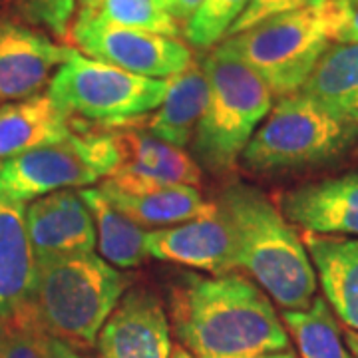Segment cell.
<instances>
[{
	"instance_id": "cell-1",
	"label": "cell",
	"mask_w": 358,
	"mask_h": 358,
	"mask_svg": "<svg viewBox=\"0 0 358 358\" xmlns=\"http://www.w3.org/2000/svg\"><path fill=\"white\" fill-rule=\"evenodd\" d=\"M169 319L193 358H261L289 348V333L273 301L237 271L179 275L169 291Z\"/></svg>"
},
{
	"instance_id": "cell-2",
	"label": "cell",
	"mask_w": 358,
	"mask_h": 358,
	"mask_svg": "<svg viewBox=\"0 0 358 358\" xmlns=\"http://www.w3.org/2000/svg\"><path fill=\"white\" fill-rule=\"evenodd\" d=\"M235 241V265L285 310L307 308L317 296V273L303 237L259 187L229 183L219 199Z\"/></svg>"
},
{
	"instance_id": "cell-3",
	"label": "cell",
	"mask_w": 358,
	"mask_h": 358,
	"mask_svg": "<svg viewBox=\"0 0 358 358\" xmlns=\"http://www.w3.org/2000/svg\"><path fill=\"white\" fill-rule=\"evenodd\" d=\"M34 265V294L42 327L80 352L94 348L103 322L129 289L131 277L90 253H42Z\"/></svg>"
},
{
	"instance_id": "cell-4",
	"label": "cell",
	"mask_w": 358,
	"mask_h": 358,
	"mask_svg": "<svg viewBox=\"0 0 358 358\" xmlns=\"http://www.w3.org/2000/svg\"><path fill=\"white\" fill-rule=\"evenodd\" d=\"M209 82L205 112L193 134V155L211 171H229L273 108L267 84L219 42L203 60Z\"/></svg>"
},
{
	"instance_id": "cell-5",
	"label": "cell",
	"mask_w": 358,
	"mask_h": 358,
	"mask_svg": "<svg viewBox=\"0 0 358 358\" xmlns=\"http://www.w3.org/2000/svg\"><path fill=\"white\" fill-rule=\"evenodd\" d=\"M338 14L334 0L265 18L223 40L273 96H291L305 86L322 54L334 44Z\"/></svg>"
},
{
	"instance_id": "cell-6",
	"label": "cell",
	"mask_w": 358,
	"mask_h": 358,
	"mask_svg": "<svg viewBox=\"0 0 358 358\" xmlns=\"http://www.w3.org/2000/svg\"><path fill=\"white\" fill-rule=\"evenodd\" d=\"M358 143V126L296 92L271 108L241 154L245 169L279 173L322 166Z\"/></svg>"
},
{
	"instance_id": "cell-7",
	"label": "cell",
	"mask_w": 358,
	"mask_h": 358,
	"mask_svg": "<svg viewBox=\"0 0 358 358\" xmlns=\"http://www.w3.org/2000/svg\"><path fill=\"white\" fill-rule=\"evenodd\" d=\"M166 92L167 80L138 76L72 48L50 78L46 94L74 126L90 120L117 128L157 110Z\"/></svg>"
},
{
	"instance_id": "cell-8",
	"label": "cell",
	"mask_w": 358,
	"mask_h": 358,
	"mask_svg": "<svg viewBox=\"0 0 358 358\" xmlns=\"http://www.w3.org/2000/svg\"><path fill=\"white\" fill-rule=\"evenodd\" d=\"M110 131H74L0 162V195L26 205L60 189H84L108 178L117 166Z\"/></svg>"
},
{
	"instance_id": "cell-9",
	"label": "cell",
	"mask_w": 358,
	"mask_h": 358,
	"mask_svg": "<svg viewBox=\"0 0 358 358\" xmlns=\"http://www.w3.org/2000/svg\"><path fill=\"white\" fill-rule=\"evenodd\" d=\"M78 50L138 76L167 80L193 64L192 48L176 36L76 16L70 28Z\"/></svg>"
},
{
	"instance_id": "cell-10",
	"label": "cell",
	"mask_w": 358,
	"mask_h": 358,
	"mask_svg": "<svg viewBox=\"0 0 358 358\" xmlns=\"http://www.w3.org/2000/svg\"><path fill=\"white\" fill-rule=\"evenodd\" d=\"M117 166L103 179L122 192H155L176 185H197L201 169L192 155L152 136L148 129H122L112 134Z\"/></svg>"
},
{
	"instance_id": "cell-11",
	"label": "cell",
	"mask_w": 358,
	"mask_h": 358,
	"mask_svg": "<svg viewBox=\"0 0 358 358\" xmlns=\"http://www.w3.org/2000/svg\"><path fill=\"white\" fill-rule=\"evenodd\" d=\"M100 358H169L171 329L159 296L145 287L128 289L96 338Z\"/></svg>"
},
{
	"instance_id": "cell-12",
	"label": "cell",
	"mask_w": 358,
	"mask_h": 358,
	"mask_svg": "<svg viewBox=\"0 0 358 358\" xmlns=\"http://www.w3.org/2000/svg\"><path fill=\"white\" fill-rule=\"evenodd\" d=\"M70 50L32 26L0 18V103L36 96Z\"/></svg>"
},
{
	"instance_id": "cell-13",
	"label": "cell",
	"mask_w": 358,
	"mask_h": 358,
	"mask_svg": "<svg viewBox=\"0 0 358 358\" xmlns=\"http://www.w3.org/2000/svg\"><path fill=\"white\" fill-rule=\"evenodd\" d=\"M145 249L159 261L205 271L213 277L237 271L233 233L219 209L207 217L148 231Z\"/></svg>"
},
{
	"instance_id": "cell-14",
	"label": "cell",
	"mask_w": 358,
	"mask_h": 358,
	"mask_svg": "<svg viewBox=\"0 0 358 358\" xmlns=\"http://www.w3.org/2000/svg\"><path fill=\"white\" fill-rule=\"evenodd\" d=\"M281 213L315 235L358 237V173L308 181L281 195Z\"/></svg>"
},
{
	"instance_id": "cell-15",
	"label": "cell",
	"mask_w": 358,
	"mask_h": 358,
	"mask_svg": "<svg viewBox=\"0 0 358 358\" xmlns=\"http://www.w3.org/2000/svg\"><path fill=\"white\" fill-rule=\"evenodd\" d=\"M24 217L34 255L96 249V223L80 189H60L30 201Z\"/></svg>"
},
{
	"instance_id": "cell-16",
	"label": "cell",
	"mask_w": 358,
	"mask_h": 358,
	"mask_svg": "<svg viewBox=\"0 0 358 358\" xmlns=\"http://www.w3.org/2000/svg\"><path fill=\"white\" fill-rule=\"evenodd\" d=\"M301 237L324 301L348 331L358 333V237L315 235L307 231Z\"/></svg>"
},
{
	"instance_id": "cell-17",
	"label": "cell",
	"mask_w": 358,
	"mask_h": 358,
	"mask_svg": "<svg viewBox=\"0 0 358 358\" xmlns=\"http://www.w3.org/2000/svg\"><path fill=\"white\" fill-rule=\"evenodd\" d=\"M24 205L0 195V319L32 303L36 257L26 231Z\"/></svg>"
},
{
	"instance_id": "cell-18",
	"label": "cell",
	"mask_w": 358,
	"mask_h": 358,
	"mask_svg": "<svg viewBox=\"0 0 358 358\" xmlns=\"http://www.w3.org/2000/svg\"><path fill=\"white\" fill-rule=\"evenodd\" d=\"M100 192L117 211H122L140 227L164 229L179 223H187L192 219L213 215L217 211L215 201H207L193 185H176L155 192L129 193L117 189L108 181H102Z\"/></svg>"
},
{
	"instance_id": "cell-19",
	"label": "cell",
	"mask_w": 358,
	"mask_h": 358,
	"mask_svg": "<svg viewBox=\"0 0 358 358\" xmlns=\"http://www.w3.org/2000/svg\"><path fill=\"white\" fill-rule=\"evenodd\" d=\"M72 117L48 94L0 103V162L74 134Z\"/></svg>"
},
{
	"instance_id": "cell-20",
	"label": "cell",
	"mask_w": 358,
	"mask_h": 358,
	"mask_svg": "<svg viewBox=\"0 0 358 358\" xmlns=\"http://www.w3.org/2000/svg\"><path fill=\"white\" fill-rule=\"evenodd\" d=\"M209 98V82L203 66L193 62L183 72L167 78V92L162 106L148 120V131L171 143L185 148L193 140Z\"/></svg>"
},
{
	"instance_id": "cell-21",
	"label": "cell",
	"mask_w": 358,
	"mask_h": 358,
	"mask_svg": "<svg viewBox=\"0 0 358 358\" xmlns=\"http://www.w3.org/2000/svg\"><path fill=\"white\" fill-rule=\"evenodd\" d=\"M299 92L358 126V42L331 44Z\"/></svg>"
},
{
	"instance_id": "cell-22",
	"label": "cell",
	"mask_w": 358,
	"mask_h": 358,
	"mask_svg": "<svg viewBox=\"0 0 358 358\" xmlns=\"http://www.w3.org/2000/svg\"><path fill=\"white\" fill-rule=\"evenodd\" d=\"M84 203L92 211L96 223V245L103 261L122 268H131L141 265L148 259L145 237L148 231L117 211L114 205L106 199L100 187L80 189Z\"/></svg>"
},
{
	"instance_id": "cell-23",
	"label": "cell",
	"mask_w": 358,
	"mask_h": 358,
	"mask_svg": "<svg viewBox=\"0 0 358 358\" xmlns=\"http://www.w3.org/2000/svg\"><path fill=\"white\" fill-rule=\"evenodd\" d=\"M281 319L301 358H355L324 296H315L307 308L282 310Z\"/></svg>"
},
{
	"instance_id": "cell-24",
	"label": "cell",
	"mask_w": 358,
	"mask_h": 358,
	"mask_svg": "<svg viewBox=\"0 0 358 358\" xmlns=\"http://www.w3.org/2000/svg\"><path fill=\"white\" fill-rule=\"evenodd\" d=\"M76 16L179 38L181 26L167 13L164 0H76Z\"/></svg>"
},
{
	"instance_id": "cell-25",
	"label": "cell",
	"mask_w": 358,
	"mask_h": 358,
	"mask_svg": "<svg viewBox=\"0 0 358 358\" xmlns=\"http://www.w3.org/2000/svg\"><path fill=\"white\" fill-rule=\"evenodd\" d=\"M2 358H56L52 336L42 327L34 305L0 319Z\"/></svg>"
},
{
	"instance_id": "cell-26",
	"label": "cell",
	"mask_w": 358,
	"mask_h": 358,
	"mask_svg": "<svg viewBox=\"0 0 358 358\" xmlns=\"http://www.w3.org/2000/svg\"><path fill=\"white\" fill-rule=\"evenodd\" d=\"M249 0H203L183 26V36L195 48H213L227 38Z\"/></svg>"
},
{
	"instance_id": "cell-27",
	"label": "cell",
	"mask_w": 358,
	"mask_h": 358,
	"mask_svg": "<svg viewBox=\"0 0 358 358\" xmlns=\"http://www.w3.org/2000/svg\"><path fill=\"white\" fill-rule=\"evenodd\" d=\"M18 8L30 22L46 26L56 36L66 38L74 22L76 0H18Z\"/></svg>"
},
{
	"instance_id": "cell-28",
	"label": "cell",
	"mask_w": 358,
	"mask_h": 358,
	"mask_svg": "<svg viewBox=\"0 0 358 358\" xmlns=\"http://www.w3.org/2000/svg\"><path fill=\"white\" fill-rule=\"evenodd\" d=\"M327 0H249L247 8L243 14L239 16V20L231 26L227 38L233 34H239L247 28L255 26L257 22L271 18V16H277L282 13H293V10H301V8H308V6H317L322 4Z\"/></svg>"
},
{
	"instance_id": "cell-29",
	"label": "cell",
	"mask_w": 358,
	"mask_h": 358,
	"mask_svg": "<svg viewBox=\"0 0 358 358\" xmlns=\"http://www.w3.org/2000/svg\"><path fill=\"white\" fill-rule=\"evenodd\" d=\"M334 4L338 14L334 42H358V0H334Z\"/></svg>"
},
{
	"instance_id": "cell-30",
	"label": "cell",
	"mask_w": 358,
	"mask_h": 358,
	"mask_svg": "<svg viewBox=\"0 0 358 358\" xmlns=\"http://www.w3.org/2000/svg\"><path fill=\"white\" fill-rule=\"evenodd\" d=\"M201 2H203V0H164L167 13L173 16V20H176L179 26L185 24V22L192 18L193 13L199 8Z\"/></svg>"
},
{
	"instance_id": "cell-31",
	"label": "cell",
	"mask_w": 358,
	"mask_h": 358,
	"mask_svg": "<svg viewBox=\"0 0 358 358\" xmlns=\"http://www.w3.org/2000/svg\"><path fill=\"white\" fill-rule=\"evenodd\" d=\"M52 348H54V357L56 358H92L88 355H84V352H80L76 348H72V346L64 345V343H60V341H56V338H52Z\"/></svg>"
},
{
	"instance_id": "cell-32",
	"label": "cell",
	"mask_w": 358,
	"mask_h": 358,
	"mask_svg": "<svg viewBox=\"0 0 358 358\" xmlns=\"http://www.w3.org/2000/svg\"><path fill=\"white\" fill-rule=\"evenodd\" d=\"M345 343L350 350V355L355 358H358V333L357 331H345Z\"/></svg>"
},
{
	"instance_id": "cell-33",
	"label": "cell",
	"mask_w": 358,
	"mask_h": 358,
	"mask_svg": "<svg viewBox=\"0 0 358 358\" xmlns=\"http://www.w3.org/2000/svg\"><path fill=\"white\" fill-rule=\"evenodd\" d=\"M169 358H193L183 346L179 345V346H173V352H171V357Z\"/></svg>"
},
{
	"instance_id": "cell-34",
	"label": "cell",
	"mask_w": 358,
	"mask_h": 358,
	"mask_svg": "<svg viewBox=\"0 0 358 358\" xmlns=\"http://www.w3.org/2000/svg\"><path fill=\"white\" fill-rule=\"evenodd\" d=\"M261 358H296L293 352H289V350H282V352H271V355H265V357Z\"/></svg>"
},
{
	"instance_id": "cell-35",
	"label": "cell",
	"mask_w": 358,
	"mask_h": 358,
	"mask_svg": "<svg viewBox=\"0 0 358 358\" xmlns=\"http://www.w3.org/2000/svg\"><path fill=\"white\" fill-rule=\"evenodd\" d=\"M0 358H2V334H0Z\"/></svg>"
}]
</instances>
